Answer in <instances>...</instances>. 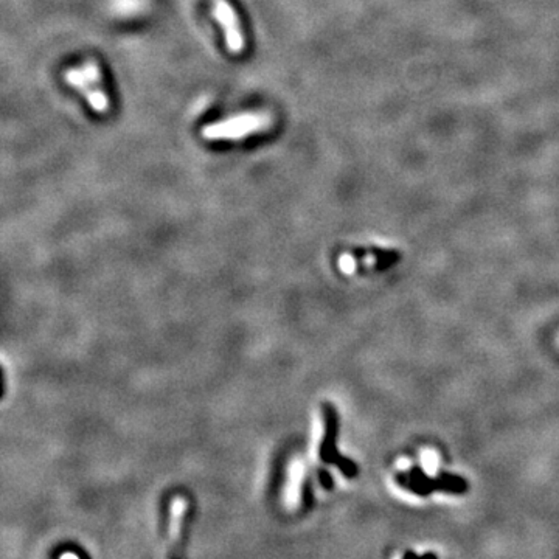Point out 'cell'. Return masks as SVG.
I'll use <instances>...</instances> for the list:
<instances>
[{"label":"cell","instance_id":"cell-7","mask_svg":"<svg viewBox=\"0 0 559 559\" xmlns=\"http://www.w3.org/2000/svg\"><path fill=\"white\" fill-rule=\"evenodd\" d=\"M334 464L336 466L341 469V472L342 474L345 476V477H348V478H354L358 476V464L354 463L351 459H348V457H343V455H339L337 459H336V461H334Z\"/></svg>","mask_w":559,"mask_h":559},{"label":"cell","instance_id":"cell-4","mask_svg":"<svg viewBox=\"0 0 559 559\" xmlns=\"http://www.w3.org/2000/svg\"><path fill=\"white\" fill-rule=\"evenodd\" d=\"M324 408V416H325V435L324 442L320 446V459L325 463H333L339 455L336 443H337V434H339V415L333 404L325 403L322 406Z\"/></svg>","mask_w":559,"mask_h":559},{"label":"cell","instance_id":"cell-2","mask_svg":"<svg viewBox=\"0 0 559 559\" xmlns=\"http://www.w3.org/2000/svg\"><path fill=\"white\" fill-rule=\"evenodd\" d=\"M64 78L67 84L88 100L93 111L98 114L109 111V98L103 89V75L97 62L86 61L81 67L69 69Z\"/></svg>","mask_w":559,"mask_h":559},{"label":"cell","instance_id":"cell-8","mask_svg":"<svg viewBox=\"0 0 559 559\" xmlns=\"http://www.w3.org/2000/svg\"><path fill=\"white\" fill-rule=\"evenodd\" d=\"M319 480H320V485L324 486L325 490H328V491L333 490V486H334L333 477L326 469H319Z\"/></svg>","mask_w":559,"mask_h":559},{"label":"cell","instance_id":"cell-1","mask_svg":"<svg viewBox=\"0 0 559 559\" xmlns=\"http://www.w3.org/2000/svg\"><path fill=\"white\" fill-rule=\"evenodd\" d=\"M272 128V117L266 112H246L227 118L223 122L207 124L202 137L210 141L242 140L252 134L264 132Z\"/></svg>","mask_w":559,"mask_h":559},{"label":"cell","instance_id":"cell-6","mask_svg":"<svg viewBox=\"0 0 559 559\" xmlns=\"http://www.w3.org/2000/svg\"><path fill=\"white\" fill-rule=\"evenodd\" d=\"M395 482L399 488H403V490L418 495V498H428L429 494L434 493L429 486H426L424 483L418 482L416 478H413L411 474H408V472H396Z\"/></svg>","mask_w":559,"mask_h":559},{"label":"cell","instance_id":"cell-9","mask_svg":"<svg viewBox=\"0 0 559 559\" xmlns=\"http://www.w3.org/2000/svg\"><path fill=\"white\" fill-rule=\"evenodd\" d=\"M416 556H418V555H416L415 552H406L404 553V558H416Z\"/></svg>","mask_w":559,"mask_h":559},{"label":"cell","instance_id":"cell-5","mask_svg":"<svg viewBox=\"0 0 559 559\" xmlns=\"http://www.w3.org/2000/svg\"><path fill=\"white\" fill-rule=\"evenodd\" d=\"M188 517H190V508L185 499L177 498L171 503V546L177 547L179 542L184 539V531L187 529Z\"/></svg>","mask_w":559,"mask_h":559},{"label":"cell","instance_id":"cell-3","mask_svg":"<svg viewBox=\"0 0 559 559\" xmlns=\"http://www.w3.org/2000/svg\"><path fill=\"white\" fill-rule=\"evenodd\" d=\"M213 18L219 22L224 30L225 45L232 54H240L244 50V36L240 25V19L236 16L233 6L227 0H215L213 2Z\"/></svg>","mask_w":559,"mask_h":559}]
</instances>
